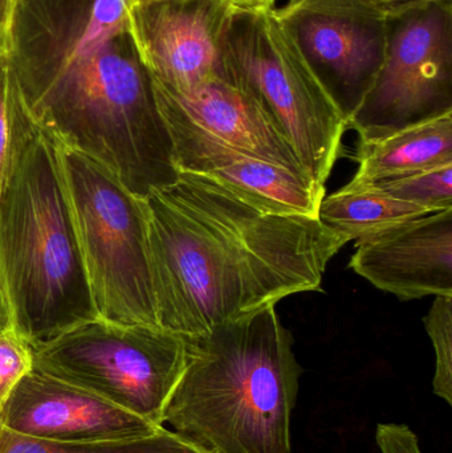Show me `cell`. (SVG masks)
Here are the masks:
<instances>
[{
    "mask_svg": "<svg viewBox=\"0 0 452 453\" xmlns=\"http://www.w3.org/2000/svg\"><path fill=\"white\" fill-rule=\"evenodd\" d=\"M145 202L157 324L185 337L318 292L347 244L318 218L268 211L193 173Z\"/></svg>",
    "mask_w": 452,
    "mask_h": 453,
    "instance_id": "7a4b0ae2",
    "label": "cell"
},
{
    "mask_svg": "<svg viewBox=\"0 0 452 453\" xmlns=\"http://www.w3.org/2000/svg\"><path fill=\"white\" fill-rule=\"evenodd\" d=\"M452 113V0L387 16L384 63L348 121L360 140Z\"/></svg>",
    "mask_w": 452,
    "mask_h": 453,
    "instance_id": "ba28073f",
    "label": "cell"
},
{
    "mask_svg": "<svg viewBox=\"0 0 452 453\" xmlns=\"http://www.w3.org/2000/svg\"><path fill=\"white\" fill-rule=\"evenodd\" d=\"M185 366L183 335L157 325L95 319L34 348L32 369L164 426Z\"/></svg>",
    "mask_w": 452,
    "mask_h": 453,
    "instance_id": "52a82bcc",
    "label": "cell"
},
{
    "mask_svg": "<svg viewBox=\"0 0 452 453\" xmlns=\"http://www.w3.org/2000/svg\"><path fill=\"white\" fill-rule=\"evenodd\" d=\"M222 48L226 74L259 101L283 130L305 174L326 188L341 156L348 119L280 19L263 8L234 7Z\"/></svg>",
    "mask_w": 452,
    "mask_h": 453,
    "instance_id": "5b68a950",
    "label": "cell"
},
{
    "mask_svg": "<svg viewBox=\"0 0 452 453\" xmlns=\"http://www.w3.org/2000/svg\"><path fill=\"white\" fill-rule=\"evenodd\" d=\"M432 212L437 211L392 198L368 186H342L336 193L324 196L318 218L326 228L349 242L368 239Z\"/></svg>",
    "mask_w": 452,
    "mask_h": 453,
    "instance_id": "2e32d148",
    "label": "cell"
},
{
    "mask_svg": "<svg viewBox=\"0 0 452 453\" xmlns=\"http://www.w3.org/2000/svg\"><path fill=\"white\" fill-rule=\"evenodd\" d=\"M0 453H211L162 427L158 433L130 441L61 443L19 435L0 426Z\"/></svg>",
    "mask_w": 452,
    "mask_h": 453,
    "instance_id": "e0dca14e",
    "label": "cell"
},
{
    "mask_svg": "<svg viewBox=\"0 0 452 453\" xmlns=\"http://www.w3.org/2000/svg\"><path fill=\"white\" fill-rule=\"evenodd\" d=\"M158 2V0H126L127 5L133 7V5H142L149 4V3Z\"/></svg>",
    "mask_w": 452,
    "mask_h": 453,
    "instance_id": "83f0119b",
    "label": "cell"
},
{
    "mask_svg": "<svg viewBox=\"0 0 452 453\" xmlns=\"http://www.w3.org/2000/svg\"><path fill=\"white\" fill-rule=\"evenodd\" d=\"M234 7L238 8H263L268 10L271 0H228Z\"/></svg>",
    "mask_w": 452,
    "mask_h": 453,
    "instance_id": "4316f807",
    "label": "cell"
},
{
    "mask_svg": "<svg viewBox=\"0 0 452 453\" xmlns=\"http://www.w3.org/2000/svg\"><path fill=\"white\" fill-rule=\"evenodd\" d=\"M376 439L381 453H422L418 438L406 425H379Z\"/></svg>",
    "mask_w": 452,
    "mask_h": 453,
    "instance_id": "7402d4cb",
    "label": "cell"
},
{
    "mask_svg": "<svg viewBox=\"0 0 452 453\" xmlns=\"http://www.w3.org/2000/svg\"><path fill=\"white\" fill-rule=\"evenodd\" d=\"M0 426L19 435L61 443L130 441L164 427L34 369L5 402Z\"/></svg>",
    "mask_w": 452,
    "mask_h": 453,
    "instance_id": "8fae6325",
    "label": "cell"
},
{
    "mask_svg": "<svg viewBox=\"0 0 452 453\" xmlns=\"http://www.w3.org/2000/svg\"><path fill=\"white\" fill-rule=\"evenodd\" d=\"M308 0H271L270 7L267 11L276 16V18H283L287 13L294 11L295 8L304 4Z\"/></svg>",
    "mask_w": 452,
    "mask_h": 453,
    "instance_id": "d4e9b609",
    "label": "cell"
},
{
    "mask_svg": "<svg viewBox=\"0 0 452 453\" xmlns=\"http://www.w3.org/2000/svg\"><path fill=\"white\" fill-rule=\"evenodd\" d=\"M349 266L402 301L452 297V209L356 242Z\"/></svg>",
    "mask_w": 452,
    "mask_h": 453,
    "instance_id": "4fadbf2b",
    "label": "cell"
},
{
    "mask_svg": "<svg viewBox=\"0 0 452 453\" xmlns=\"http://www.w3.org/2000/svg\"><path fill=\"white\" fill-rule=\"evenodd\" d=\"M425 327L437 357L435 395L452 404V297L435 296L429 313L424 317Z\"/></svg>",
    "mask_w": 452,
    "mask_h": 453,
    "instance_id": "ffe728a7",
    "label": "cell"
},
{
    "mask_svg": "<svg viewBox=\"0 0 452 453\" xmlns=\"http://www.w3.org/2000/svg\"><path fill=\"white\" fill-rule=\"evenodd\" d=\"M185 338L164 425L211 453H291L303 369L276 306Z\"/></svg>",
    "mask_w": 452,
    "mask_h": 453,
    "instance_id": "3957f363",
    "label": "cell"
},
{
    "mask_svg": "<svg viewBox=\"0 0 452 453\" xmlns=\"http://www.w3.org/2000/svg\"><path fill=\"white\" fill-rule=\"evenodd\" d=\"M228 0H158L129 7L133 35L154 81L186 92L225 76L223 34Z\"/></svg>",
    "mask_w": 452,
    "mask_h": 453,
    "instance_id": "30bf717a",
    "label": "cell"
},
{
    "mask_svg": "<svg viewBox=\"0 0 452 453\" xmlns=\"http://www.w3.org/2000/svg\"><path fill=\"white\" fill-rule=\"evenodd\" d=\"M279 19L349 121L384 63L387 16L342 0H308Z\"/></svg>",
    "mask_w": 452,
    "mask_h": 453,
    "instance_id": "9c48e42d",
    "label": "cell"
},
{
    "mask_svg": "<svg viewBox=\"0 0 452 453\" xmlns=\"http://www.w3.org/2000/svg\"><path fill=\"white\" fill-rule=\"evenodd\" d=\"M34 367V349L13 329L0 333V412L24 375Z\"/></svg>",
    "mask_w": 452,
    "mask_h": 453,
    "instance_id": "44dd1931",
    "label": "cell"
},
{
    "mask_svg": "<svg viewBox=\"0 0 452 453\" xmlns=\"http://www.w3.org/2000/svg\"><path fill=\"white\" fill-rule=\"evenodd\" d=\"M8 63L39 129L138 198L178 170L126 0H16Z\"/></svg>",
    "mask_w": 452,
    "mask_h": 453,
    "instance_id": "6da1fadb",
    "label": "cell"
},
{
    "mask_svg": "<svg viewBox=\"0 0 452 453\" xmlns=\"http://www.w3.org/2000/svg\"><path fill=\"white\" fill-rule=\"evenodd\" d=\"M37 130L15 77L7 53L0 52V186L27 141Z\"/></svg>",
    "mask_w": 452,
    "mask_h": 453,
    "instance_id": "ac0fdd59",
    "label": "cell"
},
{
    "mask_svg": "<svg viewBox=\"0 0 452 453\" xmlns=\"http://www.w3.org/2000/svg\"><path fill=\"white\" fill-rule=\"evenodd\" d=\"M358 170L347 188H361L452 164V113L360 140Z\"/></svg>",
    "mask_w": 452,
    "mask_h": 453,
    "instance_id": "9a60e30c",
    "label": "cell"
},
{
    "mask_svg": "<svg viewBox=\"0 0 452 453\" xmlns=\"http://www.w3.org/2000/svg\"><path fill=\"white\" fill-rule=\"evenodd\" d=\"M61 159L98 319L158 326L145 199L80 151L61 146Z\"/></svg>",
    "mask_w": 452,
    "mask_h": 453,
    "instance_id": "8992f818",
    "label": "cell"
},
{
    "mask_svg": "<svg viewBox=\"0 0 452 453\" xmlns=\"http://www.w3.org/2000/svg\"><path fill=\"white\" fill-rule=\"evenodd\" d=\"M153 87L159 111L180 117L226 145L307 175L275 119L227 74L186 92L167 89L154 80Z\"/></svg>",
    "mask_w": 452,
    "mask_h": 453,
    "instance_id": "5bb4252c",
    "label": "cell"
},
{
    "mask_svg": "<svg viewBox=\"0 0 452 453\" xmlns=\"http://www.w3.org/2000/svg\"><path fill=\"white\" fill-rule=\"evenodd\" d=\"M365 186L432 211L452 209V164Z\"/></svg>",
    "mask_w": 452,
    "mask_h": 453,
    "instance_id": "d6986e66",
    "label": "cell"
},
{
    "mask_svg": "<svg viewBox=\"0 0 452 453\" xmlns=\"http://www.w3.org/2000/svg\"><path fill=\"white\" fill-rule=\"evenodd\" d=\"M161 116L178 173L212 178L268 211L318 218L326 188L307 175L226 145L174 114Z\"/></svg>",
    "mask_w": 452,
    "mask_h": 453,
    "instance_id": "7c38bea8",
    "label": "cell"
},
{
    "mask_svg": "<svg viewBox=\"0 0 452 453\" xmlns=\"http://www.w3.org/2000/svg\"><path fill=\"white\" fill-rule=\"evenodd\" d=\"M342 2L361 5V7L368 8V10L374 11V12L389 16L416 7V5L434 2V0H342Z\"/></svg>",
    "mask_w": 452,
    "mask_h": 453,
    "instance_id": "603a6c76",
    "label": "cell"
},
{
    "mask_svg": "<svg viewBox=\"0 0 452 453\" xmlns=\"http://www.w3.org/2000/svg\"><path fill=\"white\" fill-rule=\"evenodd\" d=\"M0 282L13 330L32 349L98 319L61 145L39 127L0 186Z\"/></svg>",
    "mask_w": 452,
    "mask_h": 453,
    "instance_id": "277c9868",
    "label": "cell"
},
{
    "mask_svg": "<svg viewBox=\"0 0 452 453\" xmlns=\"http://www.w3.org/2000/svg\"><path fill=\"white\" fill-rule=\"evenodd\" d=\"M8 329H13L12 317H11L10 306H8L4 289H3L2 282H0V333Z\"/></svg>",
    "mask_w": 452,
    "mask_h": 453,
    "instance_id": "484cf974",
    "label": "cell"
},
{
    "mask_svg": "<svg viewBox=\"0 0 452 453\" xmlns=\"http://www.w3.org/2000/svg\"><path fill=\"white\" fill-rule=\"evenodd\" d=\"M16 0H0V52H5Z\"/></svg>",
    "mask_w": 452,
    "mask_h": 453,
    "instance_id": "cb8c5ba5",
    "label": "cell"
}]
</instances>
